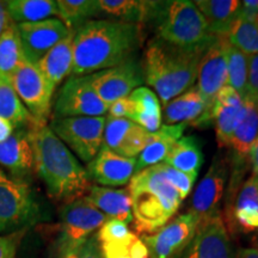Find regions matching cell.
Returning <instances> with one entry per match:
<instances>
[{"label":"cell","mask_w":258,"mask_h":258,"mask_svg":"<svg viewBox=\"0 0 258 258\" xmlns=\"http://www.w3.org/2000/svg\"><path fill=\"white\" fill-rule=\"evenodd\" d=\"M71 77L90 76L137 57L143 25L114 19H92L74 30Z\"/></svg>","instance_id":"obj_1"},{"label":"cell","mask_w":258,"mask_h":258,"mask_svg":"<svg viewBox=\"0 0 258 258\" xmlns=\"http://www.w3.org/2000/svg\"><path fill=\"white\" fill-rule=\"evenodd\" d=\"M29 135L35 172L43 182L48 195L64 205L85 198L92 186L88 171L49 125H34Z\"/></svg>","instance_id":"obj_2"},{"label":"cell","mask_w":258,"mask_h":258,"mask_svg":"<svg viewBox=\"0 0 258 258\" xmlns=\"http://www.w3.org/2000/svg\"><path fill=\"white\" fill-rule=\"evenodd\" d=\"M212 42L192 48L175 46L158 37L148 42L141 62L145 82L156 90L164 105L195 86L200 62Z\"/></svg>","instance_id":"obj_3"},{"label":"cell","mask_w":258,"mask_h":258,"mask_svg":"<svg viewBox=\"0 0 258 258\" xmlns=\"http://www.w3.org/2000/svg\"><path fill=\"white\" fill-rule=\"evenodd\" d=\"M128 191L135 228L143 234H153L164 227L183 201L157 165L135 173Z\"/></svg>","instance_id":"obj_4"},{"label":"cell","mask_w":258,"mask_h":258,"mask_svg":"<svg viewBox=\"0 0 258 258\" xmlns=\"http://www.w3.org/2000/svg\"><path fill=\"white\" fill-rule=\"evenodd\" d=\"M151 23L156 27V37L178 47L203 46L215 37L209 35L207 23L198 6L189 0L158 2Z\"/></svg>","instance_id":"obj_5"},{"label":"cell","mask_w":258,"mask_h":258,"mask_svg":"<svg viewBox=\"0 0 258 258\" xmlns=\"http://www.w3.org/2000/svg\"><path fill=\"white\" fill-rule=\"evenodd\" d=\"M108 218L85 198L66 203L60 212V230L55 243L57 258L77 253Z\"/></svg>","instance_id":"obj_6"},{"label":"cell","mask_w":258,"mask_h":258,"mask_svg":"<svg viewBox=\"0 0 258 258\" xmlns=\"http://www.w3.org/2000/svg\"><path fill=\"white\" fill-rule=\"evenodd\" d=\"M227 46L226 36H215L200 62L196 86L205 103V110L201 117L191 123L195 127L206 128L213 123L217 97L227 85Z\"/></svg>","instance_id":"obj_7"},{"label":"cell","mask_w":258,"mask_h":258,"mask_svg":"<svg viewBox=\"0 0 258 258\" xmlns=\"http://www.w3.org/2000/svg\"><path fill=\"white\" fill-rule=\"evenodd\" d=\"M38 218V203L29 182L10 177L0 167V233H10Z\"/></svg>","instance_id":"obj_8"},{"label":"cell","mask_w":258,"mask_h":258,"mask_svg":"<svg viewBox=\"0 0 258 258\" xmlns=\"http://www.w3.org/2000/svg\"><path fill=\"white\" fill-rule=\"evenodd\" d=\"M105 116L51 120L49 128L77 158L89 164L101 151Z\"/></svg>","instance_id":"obj_9"},{"label":"cell","mask_w":258,"mask_h":258,"mask_svg":"<svg viewBox=\"0 0 258 258\" xmlns=\"http://www.w3.org/2000/svg\"><path fill=\"white\" fill-rule=\"evenodd\" d=\"M17 96L30 112L36 125H47L54 90L36 64L23 60L11 77Z\"/></svg>","instance_id":"obj_10"},{"label":"cell","mask_w":258,"mask_h":258,"mask_svg":"<svg viewBox=\"0 0 258 258\" xmlns=\"http://www.w3.org/2000/svg\"><path fill=\"white\" fill-rule=\"evenodd\" d=\"M241 169L234 167L226 201V219L232 231L258 232V176L240 182Z\"/></svg>","instance_id":"obj_11"},{"label":"cell","mask_w":258,"mask_h":258,"mask_svg":"<svg viewBox=\"0 0 258 258\" xmlns=\"http://www.w3.org/2000/svg\"><path fill=\"white\" fill-rule=\"evenodd\" d=\"M108 106L93 90L89 76L70 77L57 92L51 120L99 117L108 112Z\"/></svg>","instance_id":"obj_12"},{"label":"cell","mask_w":258,"mask_h":258,"mask_svg":"<svg viewBox=\"0 0 258 258\" xmlns=\"http://www.w3.org/2000/svg\"><path fill=\"white\" fill-rule=\"evenodd\" d=\"M199 219L191 212L176 217L153 234H144L150 258H178L192 240Z\"/></svg>","instance_id":"obj_13"},{"label":"cell","mask_w":258,"mask_h":258,"mask_svg":"<svg viewBox=\"0 0 258 258\" xmlns=\"http://www.w3.org/2000/svg\"><path fill=\"white\" fill-rule=\"evenodd\" d=\"M90 83L105 104L125 98L145 83L143 63L137 57L118 66L90 74Z\"/></svg>","instance_id":"obj_14"},{"label":"cell","mask_w":258,"mask_h":258,"mask_svg":"<svg viewBox=\"0 0 258 258\" xmlns=\"http://www.w3.org/2000/svg\"><path fill=\"white\" fill-rule=\"evenodd\" d=\"M227 178V160L222 157H215L207 173L196 186L191 199L190 212L198 217L200 224L209 219L221 217V203Z\"/></svg>","instance_id":"obj_15"},{"label":"cell","mask_w":258,"mask_h":258,"mask_svg":"<svg viewBox=\"0 0 258 258\" xmlns=\"http://www.w3.org/2000/svg\"><path fill=\"white\" fill-rule=\"evenodd\" d=\"M17 29L24 59L34 64L72 32L59 18L17 24Z\"/></svg>","instance_id":"obj_16"},{"label":"cell","mask_w":258,"mask_h":258,"mask_svg":"<svg viewBox=\"0 0 258 258\" xmlns=\"http://www.w3.org/2000/svg\"><path fill=\"white\" fill-rule=\"evenodd\" d=\"M178 258H235L222 217L199 224L192 240Z\"/></svg>","instance_id":"obj_17"},{"label":"cell","mask_w":258,"mask_h":258,"mask_svg":"<svg viewBox=\"0 0 258 258\" xmlns=\"http://www.w3.org/2000/svg\"><path fill=\"white\" fill-rule=\"evenodd\" d=\"M150 134L128 118L106 117L102 148L124 158H135L143 152Z\"/></svg>","instance_id":"obj_18"},{"label":"cell","mask_w":258,"mask_h":258,"mask_svg":"<svg viewBox=\"0 0 258 258\" xmlns=\"http://www.w3.org/2000/svg\"><path fill=\"white\" fill-rule=\"evenodd\" d=\"M29 132L30 128L16 129L11 138L0 144V167L12 178L25 182H29L35 171Z\"/></svg>","instance_id":"obj_19"},{"label":"cell","mask_w":258,"mask_h":258,"mask_svg":"<svg viewBox=\"0 0 258 258\" xmlns=\"http://www.w3.org/2000/svg\"><path fill=\"white\" fill-rule=\"evenodd\" d=\"M135 158H124L111 151L101 148L95 159L88 164L91 182L103 186H120L131 182L135 175Z\"/></svg>","instance_id":"obj_20"},{"label":"cell","mask_w":258,"mask_h":258,"mask_svg":"<svg viewBox=\"0 0 258 258\" xmlns=\"http://www.w3.org/2000/svg\"><path fill=\"white\" fill-rule=\"evenodd\" d=\"M246 112V104L230 86L226 85L219 92L215 101L213 123L215 125V134L220 147H227L232 135L244 118Z\"/></svg>","instance_id":"obj_21"},{"label":"cell","mask_w":258,"mask_h":258,"mask_svg":"<svg viewBox=\"0 0 258 258\" xmlns=\"http://www.w3.org/2000/svg\"><path fill=\"white\" fill-rule=\"evenodd\" d=\"M188 125L189 123L164 124L157 132L151 133L146 147L138 156L135 173L163 163L173 145L182 138L183 132Z\"/></svg>","instance_id":"obj_22"},{"label":"cell","mask_w":258,"mask_h":258,"mask_svg":"<svg viewBox=\"0 0 258 258\" xmlns=\"http://www.w3.org/2000/svg\"><path fill=\"white\" fill-rule=\"evenodd\" d=\"M85 199L108 219H116L125 224L133 221L132 200L128 189L92 185Z\"/></svg>","instance_id":"obj_23"},{"label":"cell","mask_w":258,"mask_h":258,"mask_svg":"<svg viewBox=\"0 0 258 258\" xmlns=\"http://www.w3.org/2000/svg\"><path fill=\"white\" fill-rule=\"evenodd\" d=\"M73 35L72 31L66 38L54 46L36 63L51 89H55L71 76L73 67Z\"/></svg>","instance_id":"obj_24"},{"label":"cell","mask_w":258,"mask_h":258,"mask_svg":"<svg viewBox=\"0 0 258 258\" xmlns=\"http://www.w3.org/2000/svg\"><path fill=\"white\" fill-rule=\"evenodd\" d=\"M244 101L246 112L227 145L233 153L234 167H243L245 160L249 159L250 150L258 135V101L251 98Z\"/></svg>","instance_id":"obj_25"},{"label":"cell","mask_w":258,"mask_h":258,"mask_svg":"<svg viewBox=\"0 0 258 258\" xmlns=\"http://www.w3.org/2000/svg\"><path fill=\"white\" fill-rule=\"evenodd\" d=\"M101 16L108 19L143 25L151 23L158 2L148 0H98Z\"/></svg>","instance_id":"obj_26"},{"label":"cell","mask_w":258,"mask_h":258,"mask_svg":"<svg viewBox=\"0 0 258 258\" xmlns=\"http://www.w3.org/2000/svg\"><path fill=\"white\" fill-rule=\"evenodd\" d=\"M208 27L209 35L226 36L238 19L240 2L238 0H198L194 2Z\"/></svg>","instance_id":"obj_27"},{"label":"cell","mask_w":258,"mask_h":258,"mask_svg":"<svg viewBox=\"0 0 258 258\" xmlns=\"http://www.w3.org/2000/svg\"><path fill=\"white\" fill-rule=\"evenodd\" d=\"M205 103L202 101L198 86L195 85L164 105L161 120H164L167 125L178 123L191 124L201 117Z\"/></svg>","instance_id":"obj_28"},{"label":"cell","mask_w":258,"mask_h":258,"mask_svg":"<svg viewBox=\"0 0 258 258\" xmlns=\"http://www.w3.org/2000/svg\"><path fill=\"white\" fill-rule=\"evenodd\" d=\"M164 163L196 178L203 164L201 144L198 138L191 135L180 138L171 148Z\"/></svg>","instance_id":"obj_29"},{"label":"cell","mask_w":258,"mask_h":258,"mask_svg":"<svg viewBox=\"0 0 258 258\" xmlns=\"http://www.w3.org/2000/svg\"><path fill=\"white\" fill-rule=\"evenodd\" d=\"M128 97L135 109L132 121L146 129L148 133L157 132L161 127V108L156 93L148 88L140 86Z\"/></svg>","instance_id":"obj_30"},{"label":"cell","mask_w":258,"mask_h":258,"mask_svg":"<svg viewBox=\"0 0 258 258\" xmlns=\"http://www.w3.org/2000/svg\"><path fill=\"white\" fill-rule=\"evenodd\" d=\"M6 11L15 24L34 23L59 16L54 0H8Z\"/></svg>","instance_id":"obj_31"},{"label":"cell","mask_w":258,"mask_h":258,"mask_svg":"<svg viewBox=\"0 0 258 258\" xmlns=\"http://www.w3.org/2000/svg\"><path fill=\"white\" fill-rule=\"evenodd\" d=\"M0 117L18 128H32L34 118L16 93L11 79L0 74Z\"/></svg>","instance_id":"obj_32"},{"label":"cell","mask_w":258,"mask_h":258,"mask_svg":"<svg viewBox=\"0 0 258 258\" xmlns=\"http://www.w3.org/2000/svg\"><path fill=\"white\" fill-rule=\"evenodd\" d=\"M56 5L57 17L71 31L101 16L98 0H57Z\"/></svg>","instance_id":"obj_33"},{"label":"cell","mask_w":258,"mask_h":258,"mask_svg":"<svg viewBox=\"0 0 258 258\" xmlns=\"http://www.w3.org/2000/svg\"><path fill=\"white\" fill-rule=\"evenodd\" d=\"M24 60L17 24L11 22L0 37V74L11 79Z\"/></svg>","instance_id":"obj_34"},{"label":"cell","mask_w":258,"mask_h":258,"mask_svg":"<svg viewBox=\"0 0 258 258\" xmlns=\"http://www.w3.org/2000/svg\"><path fill=\"white\" fill-rule=\"evenodd\" d=\"M227 86L245 98L247 93V72H249V56L245 55L230 43L227 46Z\"/></svg>","instance_id":"obj_35"},{"label":"cell","mask_w":258,"mask_h":258,"mask_svg":"<svg viewBox=\"0 0 258 258\" xmlns=\"http://www.w3.org/2000/svg\"><path fill=\"white\" fill-rule=\"evenodd\" d=\"M227 42L245 55L258 54V25L238 18L226 35Z\"/></svg>","instance_id":"obj_36"},{"label":"cell","mask_w":258,"mask_h":258,"mask_svg":"<svg viewBox=\"0 0 258 258\" xmlns=\"http://www.w3.org/2000/svg\"><path fill=\"white\" fill-rule=\"evenodd\" d=\"M132 234L128 224L116 219H108L97 232V238L99 243L117 244L127 241Z\"/></svg>","instance_id":"obj_37"},{"label":"cell","mask_w":258,"mask_h":258,"mask_svg":"<svg viewBox=\"0 0 258 258\" xmlns=\"http://www.w3.org/2000/svg\"><path fill=\"white\" fill-rule=\"evenodd\" d=\"M157 166L164 177L171 183V185L179 192L180 198L184 200L189 195L190 191H191L192 184L196 179L195 177L186 175L184 172H180V171L167 165L164 161L160 164H157Z\"/></svg>","instance_id":"obj_38"},{"label":"cell","mask_w":258,"mask_h":258,"mask_svg":"<svg viewBox=\"0 0 258 258\" xmlns=\"http://www.w3.org/2000/svg\"><path fill=\"white\" fill-rule=\"evenodd\" d=\"M109 117L112 118H128V120H133L134 117V104L133 102L129 99V97L121 98L118 101L111 103L108 106Z\"/></svg>","instance_id":"obj_39"},{"label":"cell","mask_w":258,"mask_h":258,"mask_svg":"<svg viewBox=\"0 0 258 258\" xmlns=\"http://www.w3.org/2000/svg\"><path fill=\"white\" fill-rule=\"evenodd\" d=\"M245 98L258 101V54L249 56V72H247V93Z\"/></svg>","instance_id":"obj_40"},{"label":"cell","mask_w":258,"mask_h":258,"mask_svg":"<svg viewBox=\"0 0 258 258\" xmlns=\"http://www.w3.org/2000/svg\"><path fill=\"white\" fill-rule=\"evenodd\" d=\"M133 234L131 235V238L133 237ZM131 238H129L127 241H123V243H117V244L99 243L101 244V250H102L103 257L104 258H129L128 251H127V245L129 243V240H131Z\"/></svg>","instance_id":"obj_41"},{"label":"cell","mask_w":258,"mask_h":258,"mask_svg":"<svg viewBox=\"0 0 258 258\" xmlns=\"http://www.w3.org/2000/svg\"><path fill=\"white\" fill-rule=\"evenodd\" d=\"M77 254H78V258H104L97 234H93L92 237H90L86 240V243L80 247Z\"/></svg>","instance_id":"obj_42"},{"label":"cell","mask_w":258,"mask_h":258,"mask_svg":"<svg viewBox=\"0 0 258 258\" xmlns=\"http://www.w3.org/2000/svg\"><path fill=\"white\" fill-rule=\"evenodd\" d=\"M238 18L258 25V0H243Z\"/></svg>","instance_id":"obj_43"},{"label":"cell","mask_w":258,"mask_h":258,"mask_svg":"<svg viewBox=\"0 0 258 258\" xmlns=\"http://www.w3.org/2000/svg\"><path fill=\"white\" fill-rule=\"evenodd\" d=\"M127 251L129 258H150L147 246L137 234H133V237L129 240Z\"/></svg>","instance_id":"obj_44"},{"label":"cell","mask_w":258,"mask_h":258,"mask_svg":"<svg viewBox=\"0 0 258 258\" xmlns=\"http://www.w3.org/2000/svg\"><path fill=\"white\" fill-rule=\"evenodd\" d=\"M17 239L15 235H0V258H16Z\"/></svg>","instance_id":"obj_45"},{"label":"cell","mask_w":258,"mask_h":258,"mask_svg":"<svg viewBox=\"0 0 258 258\" xmlns=\"http://www.w3.org/2000/svg\"><path fill=\"white\" fill-rule=\"evenodd\" d=\"M249 161L251 167H252V175L258 176V135L250 150Z\"/></svg>","instance_id":"obj_46"},{"label":"cell","mask_w":258,"mask_h":258,"mask_svg":"<svg viewBox=\"0 0 258 258\" xmlns=\"http://www.w3.org/2000/svg\"><path fill=\"white\" fill-rule=\"evenodd\" d=\"M11 18L6 11L5 8V3L4 2H0V37H2L3 32L5 31V29L8 28V25L11 23Z\"/></svg>","instance_id":"obj_47"},{"label":"cell","mask_w":258,"mask_h":258,"mask_svg":"<svg viewBox=\"0 0 258 258\" xmlns=\"http://www.w3.org/2000/svg\"><path fill=\"white\" fill-rule=\"evenodd\" d=\"M235 258H258V249H254V247L241 249L235 254Z\"/></svg>","instance_id":"obj_48"},{"label":"cell","mask_w":258,"mask_h":258,"mask_svg":"<svg viewBox=\"0 0 258 258\" xmlns=\"http://www.w3.org/2000/svg\"><path fill=\"white\" fill-rule=\"evenodd\" d=\"M66 258H78V254L77 253H73V254H70V256H67Z\"/></svg>","instance_id":"obj_49"}]
</instances>
